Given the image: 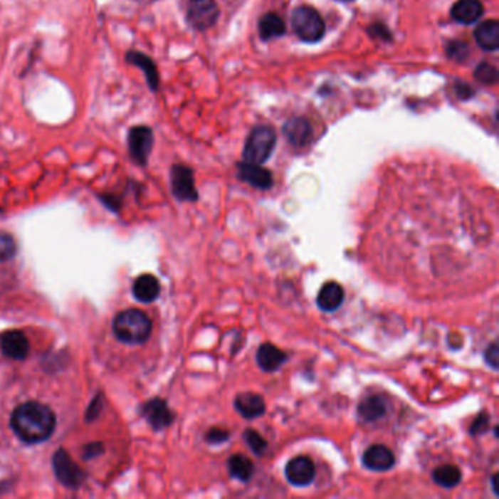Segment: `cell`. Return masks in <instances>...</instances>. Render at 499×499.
<instances>
[{
  "label": "cell",
  "instance_id": "cell-14",
  "mask_svg": "<svg viewBox=\"0 0 499 499\" xmlns=\"http://www.w3.org/2000/svg\"><path fill=\"white\" fill-rule=\"evenodd\" d=\"M234 409L238 410V413L242 417L251 420L266 413V401L259 394L241 392L239 396L234 399Z\"/></svg>",
  "mask_w": 499,
  "mask_h": 499
},
{
  "label": "cell",
  "instance_id": "cell-31",
  "mask_svg": "<svg viewBox=\"0 0 499 499\" xmlns=\"http://www.w3.org/2000/svg\"><path fill=\"white\" fill-rule=\"evenodd\" d=\"M485 362L488 363V366H490L493 371H496L499 367V347L496 341H493L492 345H489V347L485 352Z\"/></svg>",
  "mask_w": 499,
  "mask_h": 499
},
{
  "label": "cell",
  "instance_id": "cell-30",
  "mask_svg": "<svg viewBox=\"0 0 499 499\" xmlns=\"http://www.w3.org/2000/svg\"><path fill=\"white\" fill-rule=\"evenodd\" d=\"M488 429H489V414L482 413L475 419V422L471 424L470 434L473 436H479V435H483Z\"/></svg>",
  "mask_w": 499,
  "mask_h": 499
},
{
  "label": "cell",
  "instance_id": "cell-7",
  "mask_svg": "<svg viewBox=\"0 0 499 499\" xmlns=\"http://www.w3.org/2000/svg\"><path fill=\"white\" fill-rule=\"evenodd\" d=\"M172 191L173 195L183 202H194L198 199L195 188L194 172L187 166H173L172 169Z\"/></svg>",
  "mask_w": 499,
  "mask_h": 499
},
{
  "label": "cell",
  "instance_id": "cell-22",
  "mask_svg": "<svg viewBox=\"0 0 499 499\" xmlns=\"http://www.w3.org/2000/svg\"><path fill=\"white\" fill-rule=\"evenodd\" d=\"M357 414L363 422H375L387 414V403L381 396H369L359 404Z\"/></svg>",
  "mask_w": 499,
  "mask_h": 499
},
{
  "label": "cell",
  "instance_id": "cell-36",
  "mask_svg": "<svg viewBox=\"0 0 499 499\" xmlns=\"http://www.w3.org/2000/svg\"><path fill=\"white\" fill-rule=\"evenodd\" d=\"M496 478H498V475H493L492 476V489H493V492L498 495V485H496Z\"/></svg>",
  "mask_w": 499,
  "mask_h": 499
},
{
  "label": "cell",
  "instance_id": "cell-33",
  "mask_svg": "<svg viewBox=\"0 0 499 499\" xmlns=\"http://www.w3.org/2000/svg\"><path fill=\"white\" fill-rule=\"evenodd\" d=\"M101 409H103V397L97 396L87 410V420H94L98 416Z\"/></svg>",
  "mask_w": 499,
  "mask_h": 499
},
{
  "label": "cell",
  "instance_id": "cell-21",
  "mask_svg": "<svg viewBox=\"0 0 499 499\" xmlns=\"http://www.w3.org/2000/svg\"><path fill=\"white\" fill-rule=\"evenodd\" d=\"M478 44L488 51H495L499 47V23L495 19L482 22L475 30Z\"/></svg>",
  "mask_w": 499,
  "mask_h": 499
},
{
  "label": "cell",
  "instance_id": "cell-37",
  "mask_svg": "<svg viewBox=\"0 0 499 499\" xmlns=\"http://www.w3.org/2000/svg\"><path fill=\"white\" fill-rule=\"evenodd\" d=\"M192 2H198V0H192Z\"/></svg>",
  "mask_w": 499,
  "mask_h": 499
},
{
  "label": "cell",
  "instance_id": "cell-35",
  "mask_svg": "<svg viewBox=\"0 0 499 499\" xmlns=\"http://www.w3.org/2000/svg\"><path fill=\"white\" fill-rule=\"evenodd\" d=\"M458 94H460L461 98H468V97L473 94V91L470 90V87L464 85V87H461V88L458 90Z\"/></svg>",
  "mask_w": 499,
  "mask_h": 499
},
{
  "label": "cell",
  "instance_id": "cell-29",
  "mask_svg": "<svg viewBox=\"0 0 499 499\" xmlns=\"http://www.w3.org/2000/svg\"><path fill=\"white\" fill-rule=\"evenodd\" d=\"M230 438V432L221 428H211L205 434V441L211 445H219L227 442Z\"/></svg>",
  "mask_w": 499,
  "mask_h": 499
},
{
  "label": "cell",
  "instance_id": "cell-26",
  "mask_svg": "<svg viewBox=\"0 0 499 499\" xmlns=\"http://www.w3.org/2000/svg\"><path fill=\"white\" fill-rule=\"evenodd\" d=\"M243 438L248 443L249 448L256 454V456H262L264 454V451L267 450V441L262 438V435L259 432H256L255 429H246L243 432Z\"/></svg>",
  "mask_w": 499,
  "mask_h": 499
},
{
  "label": "cell",
  "instance_id": "cell-3",
  "mask_svg": "<svg viewBox=\"0 0 499 499\" xmlns=\"http://www.w3.org/2000/svg\"><path fill=\"white\" fill-rule=\"evenodd\" d=\"M275 142L277 137L270 126H256L245 144V162L253 164L266 163L275 148Z\"/></svg>",
  "mask_w": 499,
  "mask_h": 499
},
{
  "label": "cell",
  "instance_id": "cell-8",
  "mask_svg": "<svg viewBox=\"0 0 499 499\" xmlns=\"http://www.w3.org/2000/svg\"><path fill=\"white\" fill-rule=\"evenodd\" d=\"M142 416L154 431H162L170 426L174 420V413L163 399H152L141 409Z\"/></svg>",
  "mask_w": 499,
  "mask_h": 499
},
{
  "label": "cell",
  "instance_id": "cell-12",
  "mask_svg": "<svg viewBox=\"0 0 499 499\" xmlns=\"http://www.w3.org/2000/svg\"><path fill=\"white\" fill-rule=\"evenodd\" d=\"M362 461L366 468L372 471H387L396 464V457L388 446L377 443L364 451Z\"/></svg>",
  "mask_w": 499,
  "mask_h": 499
},
{
  "label": "cell",
  "instance_id": "cell-11",
  "mask_svg": "<svg viewBox=\"0 0 499 499\" xmlns=\"http://www.w3.org/2000/svg\"><path fill=\"white\" fill-rule=\"evenodd\" d=\"M0 350L14 360H23L30 353V341L22 331L9 330L0 335Z\"/></svg>",
  "mask_w": 499,
  "mask_h": 499
},
{
  "label": "cell",
  "instance_id": "cell-10",
  "mask_svg": "<svg viewBox=\"0 0 499 499\" xmlns=\"http://www.w3.org/2000/svg\"><path fill=\"white\" fill-rule=\"evenodd\" d=\"M219 14L214 0H198L188 11V22L195 30H206L216 23Z\"/></svg>",
  "mask_w": 499,
  "mask_h": 499
},
{
  "label": "cell",
  "instance_id": "cell-27",
  "mask_svg": "<svg viewBox=\"0 0 499 499\" xmlns=\"http://www.w3.org/2000/svg\"><path fill=\"white\" fill-rule=\"evenodd\" d=\"M475 78L485 85H493L498 81V70L489 63H480L475 70Z\"/></svg>",
  "mask_w": 499,
  "mask_h": 499
},
{
  "label": "cell",
  "instance_id": "cell-23",
  "mask_svg": "<svg viewBox=\"0 0 499 499\" xmlns=\"http://www.w3.org/2000/svg\"><path fill=\"white\" fill-rule=\"evenodd\" d=\"M227 468L230 478L239 480V482H249L253 476V463L251 458H248L243 454H234L227 460Z\"/></svg>",
  "mask_w": 499,
  "mask_h": 499
},
{
  "label": "cell",
  "instance_id": "cell-18",
  "mask_svg": "<svg viewBox=\"0 0 499 499\" xmlns=\"http://www.w3.org/2000/svg\"><path fill=\"white\" fill-rule=\"evenodd\" d=\"M345 302V290L338 283L328 281L325 283L317 298L318 308L324 312H334Z\"/></svg>",
  "mask_w": 499,
  "mask_h": 499
},
{
  "label": "cell",
  "instance_id": "cell-1",
  "mask_svg": "<svg viewBox=\"0 0 499 499\" xmlns=\"http://www.w3.org/2000/svg\"><path fill=\"white\" fill-rule=\"evenodd\" d=\"M11 426L22 442L40 443L53 435L56 429V414L46 404L28 401L14 410Z\"/></svg>",
  "mask_w": 499,
  "mask_h": 499
},
{
  "label": "cell",
  "instance_id": "cell-28",
  "mask_svg": "<svg viewBox=\"0 0 499 499\" xmlns=\"http://www.w3.org/2000/svg\"><path fill=\"white\" fill-rule=\"evenodd\" d=\"M16 253V242L9 233L0 231V262L14 258Z\"/></svg>",
  "mask_w": 499,
  "mask_h": 499
},
{
  "label": "cell",
  "instance_id": "cell-25",
  "mask_svg": "<svg viewBox=\"0 0 499 499\" xmlns=\"http://www.w3.org/2000/svg\"><path fill=\"white\" fill-rule=\"evenodd\" d=\"M285 33L284 21L274 12L266 14L259 21V36L262 40H271Z\"/></svg>",
  "mask_w": 499,
  "mask_h": 499
},
{
  "label": "cell",
  "instance_id": "cell-24",
  "mask_svg": "<svg viewBox=\"0 0 499 499\" xmlns=\"http://www.w3.org/2000/svg\"><path fill=\"white\" fill-rule=\"evenodd\" d=\"M432 479L438 486L451 489L461 482V470L454 464H443L434 470Z\"/></svg>",
  "mask_w": 499,
  "mask_h": 499
},
{
  "label": "cell",
  "instance_id": "cell-5",
  "mask_svg": "<svg viewBox=\"0 0 499 499\" xmlns=\"http://www.w3.org/2000/svg\"><path fill=\"white\" fill-rule=\"evenodd\" d=\"M53 470L58 480L69 489H78L85 480V471L69 457L63 448L58 450L53 456Z\"/></svg>",
  "mask_w": 499,
  "mask_h": 499
},
{
  "label": "cell",
  "instance_id": "cell-32",
  "mask_svg": "<svg viewBox=\"0 0 499 499\" xmlns=\"http://www.w3.org/2000/svg\"><path fill=\"white\" fill-rule=\"evenodd\" d=\"M103 453H104V445L101 442H93V443H88L84 446L83 457L85 460H90V458H95V457L101 456Z\"/></svg>",
  "mask_w": 499,
  "mask_h": 499
},
{
  "label": "cell",
  "instance_id": "cell-9",
  "mask_svg": "<svg viewBox=\"0 0 499 499\" xmlns=\"http://www.w3.org/2000/svg\"><path fill=\"white\" fill-rule=\"evenodd\" d=\"M284 473L288 483H292L293 486L303 488L313 482L317 470H315V464L309 457L299 456L287 463Z\"/></svg>",
  "mask_w": 499,
  "mask_h": 499
},
{
  "label": "cell",
  "instance_id": "cell-34",
  "mask_svg": "<svg viewBox=\"0 0 499 499\" xmlns=\"http://www.w3.org/2000/svg\"><path fill=\"white\" fill-rule=\"evenodd\" d=\"M448 53L454 59H456V55L460 53V59H464V56L467 53V46L463 43H451L450 48H448Z\"/></svg>",
  "mask_w": 499,
  "mask_h": 499
},
{
  "label": "cell",
  "instance_id": "cell-6",
  "mask_svg": "<svg viewBox=\"0 0 499 499\" xmlns=\"http://www.w3.org/2000/svg\"><path fill=\"white\" fill-rule=\"evenodd\" d=\"M154 144V135L152 130L148 126H134L129 129L127 134V147L129 154L132 157V160L140 164L145 166Z\"/></svg>",
  "mask_w": 499,
  "mask_h": 499
},
{
  "label": "cell",
  "instance_id": "cell-17",
  "mask_svg": "<svg viewBox=\"0 0 499 499\" xmlns=\"http://www.w3.org/2000/svg\"><path fill=\"white\" fill-rule=\"evenodd\" d=\"M162 285L160 281L157 280L155 275L152 274H142L140 275L132 287V293L137 300L142 303H151L157 298L160 296Z\"/></svg>",
  "mask_w": 499,
  "mask_h": 499
},
{
  "label": "cell",
  "instance_id": "cell-13",
  "mask_svg": "<svg viewBox=\"0 0 499 499\" xmlns=\"http://www.w3.org/2000/svg\"><path fill=\"white\" fill-rule=\"evenodd\" d=\"M238 176L241 180L249 183L251 187L258 189H270L273 187V174L270 170L253 163H239Z\"/></svg>",
  "mask_w": 499,
  "mask_h": 499
},
{
  "label": "cell",
  "instance_id": "cell-4",
  "mask_svg": "<svg viewBox=\"0 0 499 499\" xmlns=\"http://www.w3.org/2000/svg\"><path fill=\"white\" fill-rule=\"evenodd\" d=\"M292 25L298 37L306 43H317L325 34L321 15L310 6H299L292 15Z\"/></svg>",
  "mask_w": 499,
  "mask_h": 499
},
{
  "label": "cell",
  "instance_id": "cell-20",
  "mask_svg": "<svg viewBox=\"0 0 499 499\" xmlns=\"http://www.w3.org/2000/svg\"><path fill=\"white\" fill-rule=\"evenodd\" d=\"M126 61L130 63V65H134V66H138L140 69H142V72L145 73V78H147V83L149 85V88L152 91H157V88H159V83H160V78H159V72H157V66L155 63L145 55L140 53V51H129V53L126 55Z\"/></svg>",
  "mask_w": 499,
  "mask_h": 499
},
{
  "label": "cell",
  "instance_id": "cell-16",
  "mask_svg": "<svg viewBox=\"0 0 499 499\" xmlns=\"http://www.w3.org/2000/svg\"><path fill=\"white\" fill-rule=\"evenodd\" d=\"M283 134L292 145L305 147L312 138V127L308 120L295 117L284 123Z\"/></svg>",
  "mask_w": 499,
  "mask_h": 499
},
{
  "label": "cell",
  "instance_id": "cell-15",
  "mask_svg": "<svg viewBox=\"0 0 499 499\" xmlns=\"http://www.w3.org/2000/svg\"><path fill=\"white\" fill-rule=\"evenodd\" d=\"M256 362L262 371L275 372L287 362V354L271 343L261 345L256 353Z\"/></svg>",
  "mask_w": 499,
  "mask_h": 499
},
{
  "label": "cell",
  "instance_id": "cell-19",
  "mask_svg": "<svg viewBox=\"0 0 499 499\" xmlns=\"http://www.w3.org/2000/svg\"><path fill=\"white\" fill-rule=\"evenodd\" d=\"M483 15V5L479 0H458L451 8V16L464 25L475 23Z\"/></svg>",
  "mask_w": 499,
  "mask_h": 499
},
{
  "label": "cell",
  "instance_id": "cell-2",
  "mask_svg": "<svg viewBox=\"0 0 499 499\" xmlns=\"http://www.w3.org/2000/svg\"><path fill=\"white\" fill-rule=\"evenodd\" d=\"M115 335L126 345H142L149 338L152 322L148 315L138 309L120 312L113 322Z\"/></svg>",
  "mask_w": 499,
  "mask_h": 499
}]
</instances>
